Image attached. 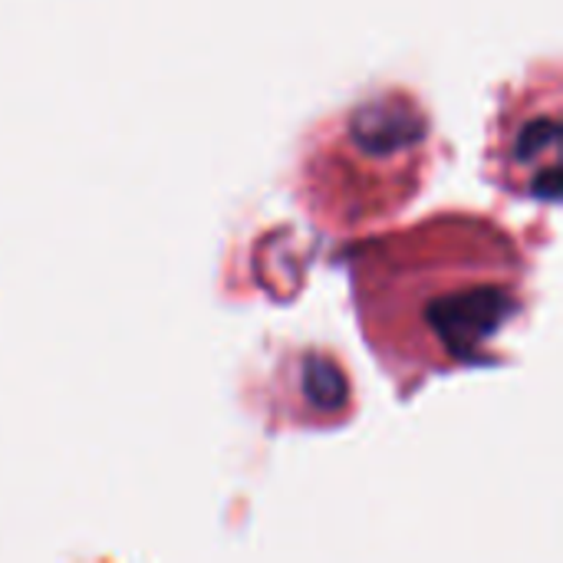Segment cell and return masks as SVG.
I'll list each match as a JSON object with an SVG mask.
<instances>
[{
  "label": "cell",
  "instance_id": "obj_2",
  "mask_svg": "<svg viewBox=\"0 0 563 563\" xmlns=\"http://www.w3.org/2000/svg\"><path fill=\"white\" fill-rule=\"evenodd\" d=\"M429 165V112L409 89H386L307 139L297 198L317 224L346 234L402 211L426 185Z\"/></svg>",
  "mask_w": 563,
  "mask_h": 563
},
{
  "label": "cell",
  "instance_id": "obj_3",
  "mask_svg": "<svg viewBox=\"0 0 563 563\" xmlns=\"http://www.w3.org/2000/svg\"><path fill=\"white\" fill-rule=\"evenodd\" d=\"M561 79L558 66H544V82L534 76L505 96L492 129L488 172L511 195L554 201L561 188Z\"/></svg>",
  "mask_w": 563,
  "mask_h": 563
},
{
  "label": "cell",
  "instance_id": "obj_4",
  "mask_svg": "<svg viewBox=\"0 0 563 563\" xmlns=\"http://www.w3.org/2000/svg\"><path fill=\"white\" fill-rule=\"evenodd\" d=\"M277 383L284 393V409H290V422L300 426H336L350 416L353 389L343 366L323 350H303L284 356L277 369Z\"/></svg>",
  "mask_w": 563,
  "mask_h": 563
},
{
  "label": "cell",
  "instance_id": "obj_1",
  "mask_svg": "<svg viewBox=\"0 0 563 563\" xmlns=\"http://www.w3.org/2000/svg\"><path fill=\"white\" fill-rule=\"evenodd\" d=\"M350 271L363 333L406 389L482 363L528 300L521 247L482 214L442 211L373 238Z\"/></svg>",
  "mask_w": 563,
  "mask_h": 563
}]
</instances>
